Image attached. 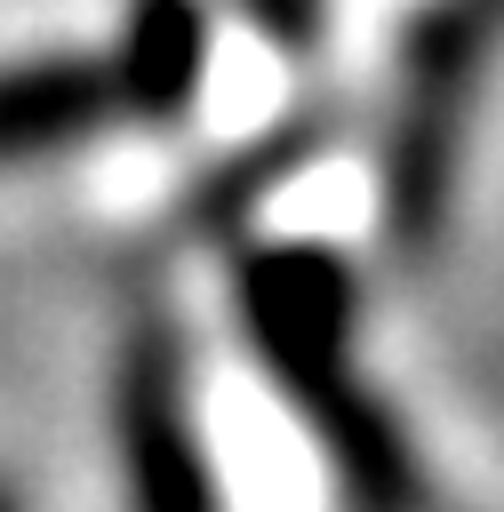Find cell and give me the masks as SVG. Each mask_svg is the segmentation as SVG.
I'll list each match as a JSON object with an SVG mask.
<instances>
[{
	"label": "cell",
	"instance_id": "obj_1",
	"mask_svg": "<svg viewBox=\"0 0 504 512\" xmlns=\"http://www.w3.org/2000/svg\"><path fill=\"white\" fill-rule=\"evenodd\" d=\"M224 304L264 384L320 448L344 512H432L408 424L360 368V272L328 240H240L224 248Z\"/></svg>",
	"mask_w": 504,
	"mask_h": 512
},
{
	"label": "cell",
	"instance_id": "obj_2",
	"mask_svg": "<svg viewBox=\"0 0 504 512\" xmlns=\"http://www.w3.org/2000/svg\"><path fill=\"white\" fill-rule=\"evenodd\" d=\"M496 32H504V0H424L400 40L392 128H384V224L408 256H424L448 224V192Z\"/></svg>",
	"mask_w": 504,
	"mask_h": 512
},
{
	"label": "cell",
	"instance_id": "obj_3",
	"mask_svg": "<svg viewBox=\"0 0 504 512\" xmlns=\"http://www.w3.org/2000/svg\"><path fill=\"white\" fill-rule=\"evenodd\" d=\"M112 416V480L120 512H224V472L200 424V376L192 336L152 304L128 320L104 384Z\"/></svg>",
	"mask_w": 504,
	"mask_h": 512
},
{
	"label": "cell",
	"instance_id": "obj_4",
	"mask_svg": "<svg viewBox=\"0 0 504 512\" xmlns=\"http://www.w3.org/2000/svg\"><path fill=\"white\" fill-rule=\"evenodd\" d=\"M128 128L104 48H32L0 56V168H40L88 152L96 136Z\"/></svg>",
	"mask_w": 504,
	"mask_h": 512
},
{
	"label": "cell",
	"instance_id": "obj_5",
	"mask_svg": "<svg viewBox=\"0 0 504 512\" xmlns=\"http://www.w3.org/2000/svg\"><path fill=\"white\" fill-rule=\"evenodd\" d=\"M104 72L128 128H176L216 72V16L208 0H120L104 40Z\"/></svg>",
	"mask_w": 504,
	"mask_h": 512
},
{
	"label": "cell",
	"instance_id": "obj_6",
	"mask_svg": "<svg viewBox=\"0 0 504 512\" xmlns=\"http://www.w3.org/2000/svg\"><path fill=\"white\" fill-rule=\"evenodd\" d=\"M232 8H240L272 48H288V56H296V48H312V40H320V24H328V0H232Z\"/></svg>",
	"mask_w": 504,
	"mask_h": 512
},
{
	"label": "cell",
	"instance_id": "obj_7",
	"mask_svg": "<svg viewBox=\"0 0 504 512\" xmlns=\"http://www.w3.org/2000/svg\"><path fill=\"white\" fill-rule=\"evenodd\" d=\"M0 512H24V504H16V488H8V480H0Z\"/></svg>",
	"mask_w": 504,
	"mask_h": 512
}]
</instances>
